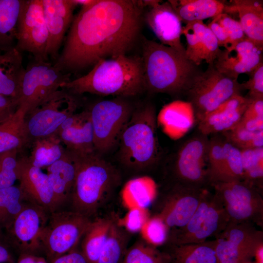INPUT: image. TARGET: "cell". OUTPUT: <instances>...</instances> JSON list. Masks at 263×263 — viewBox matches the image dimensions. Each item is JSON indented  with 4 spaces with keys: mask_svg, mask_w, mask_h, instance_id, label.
I'll list each match as a JSON object with an SVG mask.
<instances>
[{
    "mask_svg": "<svg viewBox=\"0 0 263 263\" xmlns=\"http://www.w3.org/2000/svg\"><path fill=\"white\" fill-rule=\"evenodd\" d=\"M27 201L19 186L0 189V230L10 225Z\"/></svg>",
    "mask_w": 263,
    "mask_h": 263,
    "instance_id": "obj_34",
    "label": "cell"
},
{
    "mask_svg": "<svg viewBox=\"0 0 263 263\" xmlns=\"http://www.w3.org/2000/svg\"><path fill=\"white\" fill-rule=\"evenodd\" d=\"M156 108L150 102L134 107L120 135L117 157L125 167L135 171L151 169L162 159L157 133Z\"/></svg>",
    "mask_w": 263,
    "mask_h": 263,
    "instance_id": "obj_5",
    "label": "cell"
},
{
    "mask_svg": "<svg viewBox=\"0 0 263 263\" xmlns=\"http://www.w3.org/2000/svg\"><path fill=\"white\" fill-rule=\"evenodd\" d=\"M70 80L69 74L55 64L34 59L25 69L17 100L19 106L24 107L28 113Z\"/></svg>",
    "mask_w": 263,
    "mask_h": 263,
    "instance_id": "obj_12",
    "label": "cell"
},
{
    "mask_svg": "<svg viewBox=\"0 0 263 263\" xmlns=\"http://www.w3.org/2000/svg\"><path fill=\"white\" fill-rule=\"evenodd\" d=\"M251 101L242 94L231 97L200 121L197 129L209 136L233 129L240 122Z\"/></svg>",
    "mask_w": 263,
    "mask_h": 263,
    "instance_id": "obj_21",
    "label": "cell"
},
{
    "mask_svg": "<svg viewBox=\"0 0 263 263\" xmlns=\"http://www.w3.org/2000/svg\"><path fill=\"white\" fill-rule=\"evenodd\" d=\"M78 96L61 88L27 113L25 125L29 145L37 139L55 133L79 107Z\"/></svg>",
    "mask_w": 263,
    "mask_h": 263,
    "instance_id": "obj_11",
    "label": "cell"
},
{
    "mask_svg": "<svg viewBox=\"0 0 263 263\" xmlns=\"http://www.w3.org/2000/svg\"><path fill=\"white\" fill-rule=\"evenodd\" d=\"M145 20L161 44L186 56V48L181 41L182 22L168 1L158 0L149 8Z\"/></svg>",
    "mask_w": 263,
    "mask_h": 263,
    "instance_id": "obj_18",
    "label": "cell"
},
{
    "mask_svg": "<svg viewBox=\"0 0 263 263\" xmlns=\"http://www.w3.org/2000/svg\"><path fill=\"white\" fill-rule=\"evenodd\" d=\"M19 187L27 201L44 208L49 213L58 210L46 173L34 166L28 156L18 158Z\"/></svg>",
    "mask_w": 263,
    "mask_h": 263,
    "instance_id": "obj_16",
    "label": "cell"
},
{
    "mask_svg": "<svg viewBox=\"0 0 263 263\" xmlns=\"http://www.w3.org/2000/svg\"><path fill=\"white\" fill-rule=\"evenodd\" d=\"M14 150L0 153V189L14 185L18 180V153Z\"/></svg>",
    "mask_w": 263,
    "mask_h": 263,
    "instance_id": "obj_42",
    "label": "cell"
},
{
    "mask_svg": "<svg viewBox=\"0 0 263 263\" xmlns=\"http://www.w3.org/2000/svg\"><path fill=\"white\" fill-rule=\"evenodd\" d=\"M229 221L218 196L207 190L195 211L183 226L169 231L166 244L201 243L217 238Z\"/></svg>",
    "mask_w": 263,
    "mask_h": 263,
    "instance_id": "obj_8",
    "label": "cell"
},
{
    "mask_svg": "<svg viewBox=\"0 0 263 263\" xmlns=\"http://www.w3.org/2000/svg\"><path fill=\"white\" fill-rule=\"evenodd\" d=\"M125 97L97 102L89 110L95 152L103 156L118 145L120 135L134 110Z\"/></svg>",
    "mask_w": 263,
    "mask_h": 263,
    "instance_id": "obj_9",
    "label": "cell"
},
{
    "mask_svg": "<svg viewBox=\"0 0 263 263\" xmlns=\"http://www.w3.org/2000/svg\"><path fill=\"white\" fill-rule=\"evenodd\" d=\"M226 139L222 133L210 135L207 155L210 185L217 182L223 165L225 151Z\"/></svg>",
    "mask_w": 263,
    "mask_h": 263,
    "instance_id": "obj_37",
    "label": "cell"
},
{
    "mask_svg": "<svg viewBox=\"0 0 263 263\" xmlns=\"http://www.w3.org/2000/svg\"><path fill=\"white\" fill-rule=\"evenodd\" d=\"M140 232L144 241L157 247L166 243L169 229L165 222L155 215L149 217Z\"/></svg>",
    "mask_w": 263,
    "mask_h": 263,
    "instance_id": "obj_41",
    "label": "cell"
},
{
    "mask_svg": "<svg viewBox=\"0 0 263 263\" xmlns=\"http://www.w3.org/2000/svg\"><path fill=\"white\" fill-rule=\"evenodd\" d=\"M20 263H48L46 259L36 255H26L21 259Z\"/></svg>",
    "mask_w": 263,
    "mask_h": 263,
    "instance_id": "obj_53",
    "label": "cell"
},
{
    "mask_svg": "<svg viewBox=\"0 0 263 263\" xmlns=\"http://www.w3.org/2000/svg\"><path fill=\"white\" fill-rule=\"evenodd\" d=\"M141 10L131 0H95L81 7L55 65L63 72L76 71L126 55L139 32Z\"/></svg>",
    "mask_w": 263,
    "mask_h": 263,
    "instance_id": "obj_1",
    "label": "cell"
},
{
    "mask_svg": "<svg viewBox=\"0 0 263 263\" xmlns=\"http://www.w3.org/2000/svg\"><path fill=\"white\" fill-rule=\"evenodd\" d=\"M238 124L249 131H263V119L241 118Z\"/></svg>",
    "mask_w": 263,
    "mask_h": 263,
    "instance_id": "obj_52",
    "label": "cell"
},
{
    "mask_svg": "<svg viewBox=\"0 0 263 263\" xmlns=\"http://www.w3.org/2000/svg\"><path fill=\"white\" fill-rule=\"evenodd\" d=\"M220 50L217 39L207 25L200 50L201 62L205 60L208 65L213 64Z\"/></svg>",
    "mask_w": 263,
    "mask_h": 263,
    "instance_id": "obj_45",
    "label": "cell"
},
{
    "mask_svg": "<svg viewBox=\"0 0 263 263\" xmlns=\"http://www.w3.org/2000/svg\"><path fill=\"white\" fill-rule=\"evenodd\" d=\"M207 190L169 185L163 194L156 215L165 222L169 231L183 227L195 211Z\"/></svg>",
    "mask_w": 263,
    "mask_h": 263,
    "instance_id": "obj_15",
    "label": "cell"
},
{
    "mask_svg": "<svg viewBox=\"0 0 263 263\" xmlns=\"http://www.w3.org/2000/svg\"><path fill=\"white\" fill-rule=\"evenodd\" d=\"M207 26L217 39L220 47H223L226 49L230 47V41L227 34L220 22L217 16L213 18L212 20Z\"/></svg>",
    "mask_w": 263,
    "mask_h": 263,
    "instance_id": "obj_47",
    "label": "cell"
},
{
    "mask_svg": "<svg viewBox=\"0 0 263 263\" xmlns=\"http://www.w3.org/2000/svg\"><path fill=\"white\" fill-rule=\"evenodd\" d=\"M247 75L248 80L242 83L244 89L248 90L246 96L251 100L263 98V62Z\"/></svg>",
    "mask_w": 263,
    "mask_h": 263,
    "instance_id": "obj_44",
    "label": "cell"
},
{
    "mask_svg": "<svg viewBox=\"0 0 263 263\" xmlns=\"http://www.w3.org/2000/svg\"><path fill=\"white\" fill-rule=\"evenodd\" d=\"M250 263V262H247V263Z\"/></svg>",
    "mask_w": 263,
    "mask_h": 263,
    "instance_id": "obj_56",
    "label": "cell"
},
{
    "mask_svg": "<svg viewBox=\"0 0 263 263\" xmlns=\"http://www.w3.org/2000/svg\"><path fill=\"white\" fill-rule=\"evenodd\" d=\"M129 233L114 221L96 263H121L128 249Z\"/></svg>",
    "mask_w": 263,
    "mask_h": 263,
    "instance_id": "obj_33",
    "label": "cell"
},
{
    "mask_svg": "<svg viewBox=\"0 0 263 263\" xmlns=\"http://www.w3.org/2000/svg\"><path fill=\"white\" fill-rule=\"evenodd\" d=\"M157 190L156 185L152 178L140 176L127 181L122 188L121 196L124 205L129 209H147L155 198Z\"/></svg>",
    "mask_w": 263,
    "mask_h": 263,
    "instance_id": "obj_29",
    "label": "cell"
},
{
    "mask_svg": "<svg viewBox=\"0 0 263 263\" xmlns=\"http://www.w3.org/2000/svg\"><path fill=\"white\" fill-rule=\"evenodd\" d=\"M61 88L78 95H137L145 91L142 58L123 55L100 60L87 74L70 80Z\"/></svg>",
    "mask_w": 263,
    "mask_h": 263,
    "instance_id": "obj_2",
    "label": "cell"
},
{
    "mask_svg": "<svg viewBox=\"0 0 263 263\" xmlns=\"http://www.w3.org/2000/svg\"><path fill=\"white\" fill-rule=\"evenodd\" d=\"M121 263H170V258L142 240L127 249Z\"/></svg>",
    "mask_w": 263,
    "mask_h": 263,
    "instance_id": "obj_36",
    "label": "cell"
},
{
    "mask_svg": "<svg viewBox=\"0 0 263 263\" xmlns=\"http://www.w3.org/2000/svg\"><path fill=\"white\" fill-rule=\"evenodd\" d=\"M15 47L31 53L35 60H48L49 34L42 0H24L19 19Z\"/></svg>",
    "mask_w": 263,
    "mask_h": 263,
    "instance_id": "obj_14",
    "label": "cell"
},
{
    "mask_svg": "<svg viewBox=\"0 0 263 263\" xmlns=\"http://www.w3.org/2000/svg\"><path fill=\"white\" fill-rule=\"evenodd\" d=\"M244 90L238 79L220 72L214 64L200 71L186 91L187 102L198 124L207 114L231 97L242 94Z\"/></svg>",
    "mask_w": 263,
    "mask_h": 263,
    "instance_id": "obj_7",
    "label": "cell"
},
{
    "mask_svg": "<svg viewBox=\"0 0 263 263\" xmlns=\"http://www.w3.org/2000/svg\"><path fill=\"white\" fill-rule=\"evenodd\" d=\"M254 257L256 259L255 263H263V244L258 248Z\"/></svg>",
    "mask_w": 263,
    "mask_h": 263,
    "instance_id": "obj_54",
    "label": "cell"
},
{
    "mask_svg": "<svg viewBox=\"0 0 263 263\" xmlns=\"http://www.w3.org/2000/svg\"><path fill=\"white\" fill-rule=\"evenodd\" d=\"M223 13L237 14L246 37L263 48L262 0H230L228 4L225 3Z\"/></svg>",
    "mask_w": 263,
    "mask_h": 263,
    "instance_id": "obj_22",
    "label": "cell"
},
{
    "mask_svg": "<svg viewBox=\"0 0 263 263\" xmlns=\"http://www.w3.org/2000/svg\"><path fill=\"white\" fill-rule=\"evenodd\" d=\"M49 213L39 206L27 201L10 225L4 231L13 250L19 255H38L42 250L40 237Z\"/></svg>",
    "mask_w": 263,
    "mask_h": 263,
    "instance_id": "obj_13",
    "label": "cell"
},
{
    "mask_svg": "<svg viewBox=\"0 0 263 263\" xmlns=\"http://www.w3.org/2000/svg\"><path fill=\"white\" fill-rule=\"evenodd\" d=\"M55 133L67 150L79 154L95 152L93 128L88 109L71 115Z\"/></svg>",
    "mask_w": 263,
    "mask_h": 263,
    "instance_id": "obj_19",
    "label": "cell"
},
{
    "mask_svg": "<svg viewBox=\"0 0 263 263\" xmlns=\"http://www.w3.org/2000/svg\"><path fill=\"white\" fill-rule=\"evenodd\" d=\"M244 181L260 192L263 188V147L241 150Z\"/></svg>",
    "mask_w": 263,
    "mask_h": 263,
    "instance_id": "obj_35",
    "label": "cell"
},
{
    "mask_svg": "<svg viewBox=\"0 0 263 263\" xmlns=\"http://www.w3.org/2000/svg\"><path fill=\"white\" fill-rule=\"evenodd\" d=\"M129 209L124 217L117 223L129 233L140 231L150 217L147 209L134 207Z\"/></svg>",
    "mask_w": 263,
    "mask_h": 263,
    "instance_id": "obj_43",
    "label": "cell"
},
{
    "mask_svg": "<svg viewBox=\"0 0 263 263\" xmlns=\"http://www.w3.org/2000/svg\"><path fill=\"white\" fill-rule=\"evenodd\" d=\"M181 22L187 23L214 18L223 13L225 2L217 0H169Z\"/></svg>",
    "mask_w": 263,
    "mask_h": 263,
    "instance_id": "obj_27",
    "label": "cell"
},
{
    "mask_svg": "<svg viewBox=\"0 0 263 263\" xmlns=\"http://www.w3.org/2000/svg\"><path fill=\"white\" fill-rule=\"evenodd\" d=\"M221 133L241 150L263 147V131H249L238 124L233 129Z\"/></svg>",
    "mask_w": 263,
    "mask_h": 263,
    "instance_id": "obj_40",
    "label": "cell"
},
{
    "mask_svg": "<svg viewBox=\"0 0 263 263\" xmlns=\"http://www.w3.org/2000/svg\"><path fill=\"white\" fill-rule=\"evenodd\" d=\"M24 0H0V45L9 47L16 38L19 17Z\"/></svg>",
    "mask_w": 263,
    "mask_h": 263,
    "instance_id": "obj_32",
    "label": "cell"
},
{
    "mask_svg": "<svg viewBox=\"0 0 263 263\" xmlns=\"http://www.w3.org/2000/svg\"><path fill=\"white\" fill-rule=\"evenodd\" d=\"M217 17L227 34L230 41V48L246 38L239 21L225 13H222Z\"/></svg>",
    "mask_w": 263,
    "mask_h": 263,
    "instance_id": "obj_46",
    "label": "cell"
},
{
    "mask_svg": "<svg viewBox=\"0 0 263 263\" xmlns=\"http://www.w3.org/2000/svg\"><path fill=\"white\" fill-rule=\"evenodd\" d=\"M209 136L197 129L180 142L166 160L169 185L193 188L210 185L207 155Z\"/></svg>",
    "mask_w": 263,
    "mask_h": 263,
    "instance_id": "obj_6",
    "label": "cell"
},
{
    "mask_svg": "<svg viewBox=\"0 0 263 263\" xmlns=\"http://www.w3.org/2000/svg\"><path fill=\"white\" fill-rule=\"evenodd\" d=\"M46 174L59 209L70 199L75 175L73 153L65 149L61 157L47 168Z\"/></svg>",
    "mask_w": 263,
    "mask_h": 263,
    "instance_id": "obj_23",
    "label": "cell"
},
{
    "mask_svg": "<svg viewBox=\"0 0 263 263\" xmlns=\"http://www.w3.org/2000/svg\"><path fill=\"white\" fill-rule=\"evenodd\" d=\"M145 91L180 97L196 75L199 66L186 56L155 41L144 39L142 57Z\"/></svg>",
    "mask_w": 263,
    "mask_h": 263,
    "instance_id": "obj_3",
    "label": "cell"
},
{
    "mask_svg": "<svg viewBox=\"0 0 263 263\" xmlns=\"http://www.w3.org/2000/svg\"><path fill=\"white\" fill-rule=\"evenodd\" d=\"M92 221L71 210L50 212L40 237L42 251L48 263L75 249Z\"/></svg>",
    "mask_w": 263,
    "mask_h": 263,
    "instance_id": "obj_10",
    "label": "cell"
},
{
    "mask_svg": "<svg viewBox=\"0 0 263 263\" xmlns=\"http://www.w3.org/2000/svg\"><path fill=\"white\" fill-rule=\"evenodd\" d=\"M206 25L203 21H194L182 27V34L185 36L187 43L186 56L197 66L202 62L200 54Z\"/></svg>",
    "mask_w": 263,
    "mask_h": 263,
    "instance_id": "obj_39",
    "label": "cell"
},
{
    "mask_svg": "<svg viewBox=\"0 0 263 263\" xmlns=\"http://www.w3.org/2000/svg\"><path fill=\"white\" fill-rule=\"evenodd\" d=\"M114 221L109 218L92 220L82 238L80 250L88 263H96Z\"/></svg>",
    "mask_w": 263,
    "mask_h": 263,
    "instance_id": "obj_30",
    "label": "cell"
},
{
    "mask_svg": "<svg viewBox=\"0 0 263 263\" xmlns=\"http://www.w3.org/2000/svg\"><path fill=\"white\" fill-rule=\"evenodd\" d=\"M217 238L227 240L236 250L251 257H254L258 248L263 244V232L250 223L229 221Z\"/></svg>",
    "mask_w": 263,
    "mask_h": 263,
    "instance_id": "obj_25",
    "label": "cell"
},
{
    "mask_svg": "<svg viewBox=\"0 0 263 263\" xmlns=\"http://www.w3.org/2000/svg\"><path fill=\"white\" fill-rule=\"evenodd\" d=\"M18 107L16 99L0 94V124L10 117Z\"/></svg>",
    "mask_w": 263,
    "mask_h": 263,
    "instance_id": "obj_48",
    "label": "cell"
},
{
    "mask_svg": "<svg viewBox=\"0 0 263 263\" xmlns=\"http://www.w3.org/2000/svg\"><path fill=\"white\" fill-rule=\"evenodd\" d=\"M170 263H219L215 240L201 243L167 244Z\"/></svg>",
    "mask_w": 263,
    "mask_h": 263,
    "instance_id": "obj_28",
    "label": "cell"
},
{
    "mask_svg": "<svg viewBox=\"0 0 263 263\" xmlns=\"http://www.w3.org/2000/svg\"><path fill=\"white\" fill-rule=\"evenodd\" d=\"M243 179L241 150L226 139L225 159L217 182L243 181Z\"/></svg>",
    "mask_w": 263,
    "mask_h": 263,
    "instance_id": "obj_38",
    "label": "cell"
},
{
    "mask_svg": "<svg viewBox=\"0 0 263 263\" xmlns=\"http://www.w3.org/2000/svg\"><path fill=\"white\" fill-rule=\"evenodd\" d=\"M43 15L49 34L47 54L56 59L64 35L73 19L76 5L72 0H42Z\"/></svg>",
    "mask_w": 263,
    "mask_h": 263,
    "instance_id": "obj_20",
    "label": "cell"
},
{
    "mask_svg": "<svg viewBox=\"0 0 263 263\" xmlns=\"http://www.w3.org/2000/svg\"><path fill=\"white\" fill-rule=\"evenodd\" d=\"M3 49L0 51V94L18 100L25 70L22 57L15 47Z\"/></svg>",
    "mask_w": 263,
    "mask_h": 263,
    "instance_id": "obj_24",
    "label": "cell"
},
{
    "mask_svg": "<svg viewBox=\"0 0 263 263\" xmlns=\"http://www.w3.org/2000/svg\"><path fill=\"white\" fill-rule=\"evenodd\" d=\"M95 0H72V1L76 6L80 5L81 7H83L93 3Z\"/></svg>",
    "mask_w": 263,
    "mask_h": 263,
    "instance_id": "obj_55",
    "label": "cell"
},
{
    "mask_svg": "<svg viewBox=\"0 0 263 263\" xmlns=\"http://www.w3.org/2000/svg\"><path fill=\"white\" fill-rule=\"evenodd\" d=\"M31 150L28 156L31 164L42 169L47 168L60 159L65 149L57 135H51L37 139L30 143Z\"/></svg>",
    "mask_w": 263,
    "mask_h": 263,
    "instance_id": "obj_31",
    "label": "cell"
},
{
    "mask_svg": "<svg viewBox=\"0 0 263 263\" xmlns=\"http://www.w3.org/2000/svg\"><path fill=\"white\" fill-rule=\"evenodd\" d=\"M13 250L4 231L0 230V263H14Z\"/></svg>",
    "mask_w": 263,
    "mask_h": 263,
    "instance_id": "obj_50",
    "label": "cell"
},
{
    "mask_svg": "<svg viewBox=\"0 0 263 263\" xmlns=\"http://www.w3.org/2000/svg\"><path fill=\"white\" fill-rule=\"evenodd\" d=\"M242 118L263 119V98L251 100Z\"/></svg>",
    "mask_w": 263,
    "mask_h": 263,
    "instance_id": "obj_49",
    "label": "cell"
},
{
    "mask_svg": "<svg viewBox=\"0 0 263 263\" xmlns=\"http://www.w3.org/2000/svg\"><path fill=\"white\" fill-rule=\"evenodd\" d=\"M263 50L246 38L229 49H221L213 64L221 73L238 79L240 75L248 74L263 62Z\"/></svg>",
    "mask_w": 263,
    "mask_h": 263,
    "instance_id": "obj_17",
    "label": "cell"
},
{
    "mask_svg": "<svg viewBox=\"0 0 263 263\" xmlns=\"http://www.w3.org/2000/svg\"><path fill=\"white\" fill-rule=\"evenodd\" d=\"M73 153L75 175L69 201L71 210L91 219L120 185L121 174L96 152Z\"/></svg>",
    "mask_w": 263,
    "mask_h": 263,
    "instance_id": "obj_4",
    "label": "cell"
},
{
    "mask_svg": "<svg viewBox=\"0 0 263 263\" xmlns=\"http://www.w3.org/2000/svg\"><path fill=\"white\" fill-rule=\"evenodd\" d=\"M27 112L19 106L15 113L0 124V153L17 150L19 152L29 145L25 125Z\"/></svg>",
    "mask_w": 263,
    "mask_h": 263,
    "instance_id": "obj_26",
    "label": "cell"
},
{
    "mask_svg": "<svg viewBox=\"0 0 263 263\" xmlns=\"http://www.w3.org/2000/svg\"><path fill=\"white\" fill-rule=\"evenodd\" d=\"M49 263H88V262L81 250L75 249L53 259Z\"/></svg>",
    "mask_w": 263,
    "mask_h": 263,
    "instance_id": "obj_51",
    "label": "cell"
}]
</instances>
